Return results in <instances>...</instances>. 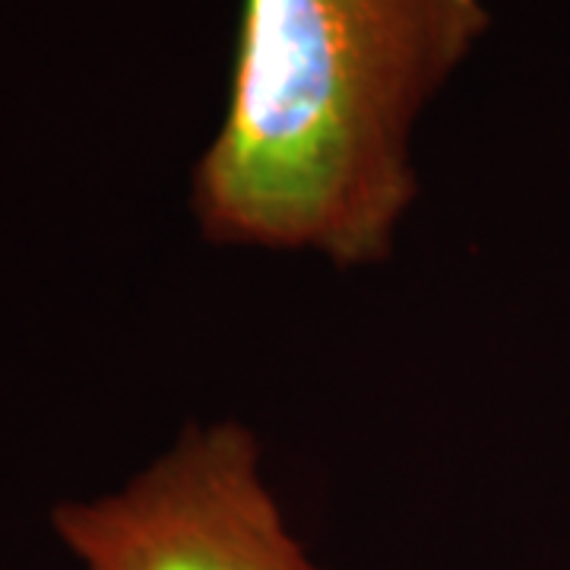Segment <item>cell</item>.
Segmentation results:
<instances>
[{
  "instance_id": "cell-1",
  "label": "cell",
  "mask_w": 570,
  "mask_h": 570,
  "mask_svg": "<svg viewBox=\"0 0 570 570\" xmlns=\"http://www.w3.org/2000/svg\"><path fill=\"white\" fill-rule=\"evenodd\" d=\"M489 22L482 0H245L228 108L194 171L206 238L387 261L419 194L415 118Z\"/></svg>"
},
{
  "instance_id": "cell-2",
  "label": "cell",
  "mask_w": 570,
  "mask_h": 570,
  "mask_svg": "<svg viewBox=\"0 0 570 570\" xmlns=\"http://www.w3.org/2000/svg\"><path fill=\"white\" fill-rule=\"evenodd\" d=\"M51 530L82 570H317L238 422L190 425L121 489L61 501Z\"/></svg>"
}]
</instances>
